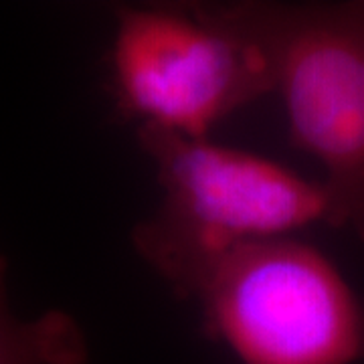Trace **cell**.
<instances>
[{
  "label": "cell",
  "mask_w": 364,
  "mask_h": 364,
  "mask_svg": "<svg viewBox=\"0 0 364 364\" xmlns=\"http://www.w3.org/2000/svg\"><path fill=\"white\" fill-rule=\"evenodd\" d=\"M138 140L156 164L164 198L132 241L181 298L196 296L241 245L314 223L334 225L324 182L306 181L269 158L152 126H140Z\"/></svg>",
  "instance_id": "obj_1"
},
{
  "label": "cell",
  "mask_w": 364,
  "mask_h": 364,
  "mask_svg": "<svg viewBox=\"0 0 364 364\" xmlns=\"http://www.w3.org/2000/svg\"><path fill=\"white\" fill-rule=\"evenodd\" d=\"M265 57L289 140L326 170L334 227L364 243V2L203 4Z\"/></svg>",
  "instance_id": "obj_2"
},
{
  "label": "cell",
  "mask_w": 364,
  "mask_h": 364,
  "mask_svg": "<svg viewBox=\"0 0 364 364\" xmlns=\"http://www.w3.org/2000/svg\"><path fill=\"white\" fill-rule=\"evenodd\" d=\"M208 336L241 364H354L364 308L336 265L289 237L241 245L196 291Z\"/></svg>",
  "instance_id": "obj_3"
},
{
  "label": "cell",
  "mask_w": 364,
  "mask_h": 364,
  "mask_svg": "<svg viewBox=\"0 0 364 364\" xmlns=\"http://www.w3.org/2000/svg\"><path fill=\"white\" fill-rule=\"evenodd\" d=\"M109 53L119 109L188 138L273 91L261 51L203 9L122 6Z\"/></svg>",
  "instance_id": "obj_4"
},
{
  "label": "cell",
  "mask_w": 364,
  "mask_h": 364,
  "mask_svg": "<svg viewBox=\"0 0 364 364\" xmlns=\"http://www.w3.org/2000/svg\"><path fill=\"white\" fill-rule=\"evenodd\" d=\"M0 364H87L79 324L63 312L18 320L6 298V259L0 253Z\"/></svg>",
  "instance_id": "obj_5"
}]
</instances>
